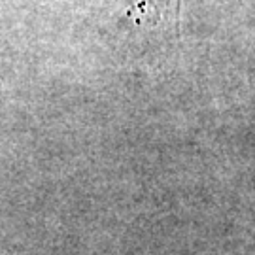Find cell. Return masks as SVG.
I'll list each match as a JSON object with an SVG mask.
<instances>
[{
  "instance_id": "6da1fadb",
  "label": "cell",
  "mask_w": 255,
  "mask_h": 255,
  "mask_svg": "<svg viewBox=\"0 0 255 255\" xmlns=\"http://www.w3.org/2000/svg\"><path fill=\"white\" fill-rule=\"evenodd\" d=\"M185 0H127V15L142 28H178Z\"/></svg>"
}]
</instances>
